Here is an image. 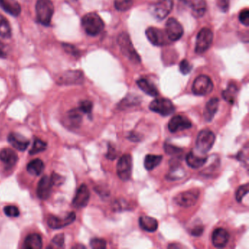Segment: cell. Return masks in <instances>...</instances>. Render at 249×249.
<instances>
[{"mask_svg": "<svg viewBox=\"0 0 249 249\" xmlns=\"http://www.w3.org/2000/svg\"><path fill=\"white\" fill-rule=\"evenodd\" d=\"M81 24L86 33L90 36H98L105 27L101 17L95 13H89L84 16L81 20Z\"/></svg>", "mask_w": 249, "mask_h": 249, "instance_id": "cell-1", "label": "cell"}, {"mask_svg": "<svg viewBox=\"0 0 249 249\" xmlns=\"http://www.w3.org/2000/svg\"><path fill=\"white\" fill-rule=\"evenodd\" d=\"M36 9L37 21L43 25L49 26L54 13V7L52 1L37 0Z\"/></svg>", "mask_w": 249, "mask_h": 249, "instance_id": "cell-2", "label": "cell"}, {"mask_svg": "<svg viewBox=\"0 0 249 249\" xmlns=\"http://www.w3.org/2000/svg\"><path fill=\"white\" fill-rule=\"evenodd\" d=\"M118 44L120 47L121 52L129 59L131 62L135 64L141 62V59L138 53L135 51L129 35L126 33H122L118 37Z\"/></svg>", "mask_w": 249, "mask_h": 249, "instance_id": "cell-3", "label": "cell"}, {"mask_svg": "<svg viewBox=\"0 0 249 249\" xmlns=\"http://www.w3.org/2000/svg\"><path fill=\"white\" fill-rule=\"evenodd\" d=\"M215 136L210 129H205L200 131L196 140V148L199 152L206 154L213 146Z\"/></svg>", "mask_w": 249, "mask_h": 249, "instance_id": "cell-4", "label": "cell"}, {"mask_svg": "<svg viewBox=\"0 0 249 249\" xmlns=\"http://www.w3.org/2000/svg\"><path fill=\"white\" fill-rule=\"evenodd\" d=\"M213 40V33L210 29L203 28L199 32L196 36L195 52L202 54L209 49Z\"/></svg>", "mask_w": 249, "mask_h": 249, "instance_id": "cell-5", "label": "cell"}, {"mask_svg": "<svg viewBox=\"0 0 249 249\" xmlns=\"http://www.w3.org/2000/svg\"><path fill=\"white\" fill-rule=\"evenodd\" d=\"M213 89V83L210 77L199 75L194 81L192 92L196 96H205L210 94Z\"/></svg>", "mask_w": 249, "mask_h": 249, "instance_id": "cell-6", "label": "cell"}, {"mask_svg": "<svg viewBox=\"0 0 249 249\" xmlns=\"http://www.w3.org/2000/svg\"><path fill=\"white\" fill-rule=\"evenodd\" d=\"M151 111L159 113L162 116H168L173 114L176 110L173 103L168 99L159 98L153 100L149 105Z\"/></svg>", "mask_w": 249, "mask_h": 249, "instance_id": "cell-7", "label": "cell"}, {"mask_svg": "<svg viewBox=\"0 0 249 249\" xmlns=\"http://www.w3.org/2000/svg\"><path fill=\"white\" fill-rule=\"evenodd\" d=\"M132 160L130 154H124L119 159L116 166L117 175L124 181L129 180L132 176Z\"/></svg>", "mask_w": 249, "mask_h": 249, "instance_id": "cell-8", "label": "cell"}, {"mask_svg": "<svg viewBox=\"0 0 249 249\" xmlns=\"http://www.w3.org/2000/svg\"><path fill=\"white\" fill-rule=\"evenodd\" d=\"M173 0H157L151 7V14L157 19L165 18L173 10Z\"/></svg>", "mask_w": 249, "mask_h": 249, "instance_id": "cell-9", "label": "cell"}, {"mask_svg": "<svg viewBox=\"0 0 249 249\" xmlns=\"http://www.w3.org/2000/svg\"><path fill=\"white\" fill-rule=\"evenodd\" d=\"M147 38L150 43L156 46H164L170 41L165 32L156 27H149L145 31Z\"/></svg>", "mask_w": 249, "mask_h": 249, "instance_id": "cell-10", "label": "cell"}, {"mask_svg": "<svg viewBox=\"0 0 249 249\" xmlns=\"http://www.w3.org/2000/svg\"><path fill=\"white\" fill-rule=\"evenodd\" d=\"M199 198V192L197 190L187 191L181 192L175 197L174 201L179 206L183 208H190L194 206Z\"/></svg>", "mask_w": 249, "mask_h": 249, "instance_id": "cell-11", "label": "cell"}, {"mask_svg": "<svg viewBox=\"0 0 249 249\" xmlns=\"http://www.w3.org/2000/svg\"><path fill=\"white\" fill-rule=\"evenodd\" d=\"M165 28L166 34L171 42L177 41L183 36V27L176 18H169L166 23Z\"/></svg>", "mask_w": 249, "mask_h": 249, "instance_id": "cell-12", "label": "cell"}, {"mask_svg": "<svg viewBox=\"0 0 249 249\" xmlns=\"http://www.w3.org/2000/svg\"><path fill=\"white\" fill-rule=\"evenodd\" d=\"M75 218H76V215H75V213L71 212L64 218L55 216V215H50L48 218L47 223L50 228L58 230V229L63 228V227L72 224L75 221Z\"/></svg>", "mask_w": 249, "mask_h": 249, "instance_id": "cell-13", "label": "cell"}, {"mask_svg": "<svg viewBox=\"0 0 249 249\" xmlns=\"http://www.w3.org/2000/svg\"><path fill=\"white\" fill-rule=\"evenodd\" d=\"M192 127V122L183 116H176L170 119L168 123V129L172 133L185 130Z\"/></svg>", "mask_w": 249, "mask_h": 249, "instance_id": "cell-14", "label": "cell"}, {"mask_svg": "<svg viewBox=\"0 0 249 249\" xmlns=\"http://www.w3.org/2000/svg\"><path fill=\"white\" fill-rule=\"evenodd\" d=\"M90 199V191L87 185L82 184L75 194L72 205L77 208H83L88 205Z\"/></svg>", "mask_w": 249, "mask_h": 249, "instance_id": "cell-15", "label": "cell"}, {"mask_svg": "<svg viewBox=\"0 0 249 249\" xmlns=\"http://www.w3.org/2000/svg\"><path fill=\"white\" fill-rule=\"evenodd\" d=\"M53 185L52 178L48 176H43L37 185V196L41 199H47L52 194Z\"/></svg>", "mask_w": 249, "mask_h": 249, "instance_id": "cell-16", "label": "cell"}, {"mask_svg": "<svg viewBox=\"0 0 249 249\" xmlns=\"http://www.w3.org/2000/svg\"><path fill=\"white\" fill-rule=\"evenodd\" d=\"M186 4L195 18H201L205 15L207 10L205 0H186Z\"/></svg>", "mask_w": 249, "mask_h": 249, "instance_id": "cell-17", "label": "cell"}, {"mask_svg": "<svg viewBox=\"0 0 249 249\" xmlns=\"http://www.w3.org/2000/svg\"><path fill=\"white\" fill-rule=\"evenodd\" d=\"M230 240V234L223 228H217L212 234L213 244L216 248H224Z\"/></svg>", "mask_w": 249, "mask_h": 249, "instance_id": "cell-18", "label": "cell"}, {"mask_svg": "<svg viewBox=\"0 0 249 249\" xmlns=\"http://www.w3.org/2000/svg\"><path fill=\"white\" fill-rule=\"evenodd\" d=\"M0 7L13 17H18L21 12V8L17 0H0Z\"/></svg>", "mask_w": 249, "mask_h": 249, "instance_id": "cell-19", "label": "cell"}, {"mask_svg": "<svg viewBox=\"0 0 249 249\" xmlns=\"http://www.w3.org/2000/svg\"><path fill=\"white\" fill-rule=\"evenodd\" d=\"M8 141L16 149L21 151H25L30 145V141L19 134H10Z\"/></svg>", "mask_w": 249, "mask_h": 249, "instance_id": "cell-20", "label": "cell"}, {"mask_svg": "<svg viewBox=\"0 0 249 249\" xmlns=\"http://www.w3.org/2000/svg\"><path fill=\"white\" fill-rule=\"evenodd\" d=\"M18 160V155L14 150L5 148L0 152V160L8 167H14Z\"/></svg>", "mask_w": 249, "mask_h": 249, "instance_id": "cell-21", "label": "cell"}, {"mask_svg": "<svg viewBox=\"0 0 249 249\" xmlns=\"http://www.w3.org/2000/svg\"><path fill=\"white\" fill-rule=\"evenodd\" d=\"M83 79L84 76L82 72L80 71H70L59 78V82L64 84H79Z\"/></svg>", "mask_w": 249, "mask_h": 249, "instance_id": "cell-22", "label": "cell"}, {"mask_svg": "<svg viewBox=\"0 0 249 249\" xmlns=\"http://www.w3.org/2000/svg\"><path fill=\"white\" fill-rule=\"evenodd\" d=\"M218 106H219V100L216 97L211 99L207 103L205 112H204V118L207 122H210L212 121L215 113L218 111Z\"/></svg>", "mask_w": 249, "mask_h": 249, "instance_id": "cell-23", "label": "cell"}, {"mask_svg": "<svg viewBox=\"0 0 249 249\" xmlns=\"http://www.w3.org/2000/svg\"><path fill=\"white\" fill-rule=\"evenodd\" d=\"M139 224L141 228L148 232H154L158 229V221L152 217L148 215H142L140 217Z\"/></svg>", "mask_w": 249, "mask_h": 249, "instance_id": "cell-24", "label": "cell"}, {"mask_svg": "<svg viewBox=\"0 0 249 249\" xmlns=\"http://www.w3.org/2000/svg\"><path fill=\"white\" fill-rule=\"evenodd\" d=\"M208 158L207 157H199L194 153V151H190L186 155V161L188 166L193 169H198L199 167H203L206 164Z\"/></svg>", "mask_w": 249, "mask_h": 249, "instance_id": "cell-25", "label": "cell"}, {"mask_svg": "<svg viewBox=\"0 0 249 249\" xmlns=\"http://www.w3.org/2000/svg\"><path fill=\"white\" fill-rule=\"evenodd\" d=\"M137 84H138L139 88L148 95L154 97H157L159 95V91L157 87L148 80L145 79V78H141V79L137 81Z\"/></svg>", "mask_w": 249, "mask_h": 249, "instance_id": "cell-26", "label": "cell"}, {"mask_svg": "<svg viewBox=\"0 0 249 249\" xmlns=\"http://www.w3.org/2000/svg\"><path fill=\"white\" fill-rule=\"evenodd\" d=\"M43 247V240L40 234H30L24 241V248L27 249H40Z\"/></svg>", "mask_w": 249, "mask_h": 249, "instance_id": "cell-27", "label": "cell"}, {"mask_svg": "<svg viewBox=\"0 0 249 249\" xmlns=\"http://www.w3.org/2000/svg\"><path fill=\"white\" fill-rule=\"evenodd\" d=\"M44 163L40 159H36L29 163L27 165V171L33 176H40L44 170Z\"/></svg>", "mask_w": 249, "mask_h": 249, "instance_id": "cell-28", "label": "cell"}, {"mask_svg": "<svg viewBox=\"0 0 249 249\" xmlns=\"http://www.w3.org/2000/svg\"><path fill=\"white\" fill-rule=\"evenodd\" d=\"M162 160V156L148 154L144 160V167L147 170H154L157 166L160 165Z\"/></svg>", "mask_w": 249, "mask_h": 249, "instance_id": "cell-29", "label": "cell"}, {"mask_svg": "<svg viewBox=\"0 0 249 249\" xmlns=\"http://www.w3.org/2000/svg\"><path fill=\"white\" fill-rule=\"evenodd\" d=\"M186 173L182 167H179V164L171 165L170 171L166 176V178L169 180H177L183 178Z\"/></svg>", "mask_w": 249, "mask_h": 249, "instance_id": "cell-30", "label": "cell"}, {"mask_svg": "<svg viewBox=\"0 0 249 249\" xmlns=\"http://www.w3.org/2000/svg\"><path fill=\"white\" fill-rule=\"evenodd\" d=\"M68 119L71 126L73 127H78L82 122V115L79 109H73L69 111L68 114Z\"/></svg>", "mask_w": 249, "mask_h": 249, "instance_id": "cell-31", "label": "cell"}, {"mask_svg": "<svg viewBox=\"0 0 249 249\" xmlns=\"http://www.w3.org/2000/svg\"><path fill=\"white\" fill-rule=\"evenodd\" d=\"M11 27L8 20L0 14V36L3 38H10L11 37Z\"/></svg>", "mask_w": 249, "mask_h": 249, "instance_id": "cell-32", "label": "cell"}, {"mask_svg": "<svg viewBox=\"0 0 249 249\" xmlns=\"http://www.w3.org/2000/svg\"><path fill=\"white\" fill-rule=\"evenodd\" d=\"M237 89L234 84H230L227 89L224 90L222 93V97L224 100L230 103V104H234L235 100L236 94H237Z\"/></svg>", "mask_w": 249, "mask_h": 249, "instance_id": "cell-33", "label": "cell"}, {"mask_svg": "<svg viewBox=\"0 0 249 249\" xmlns=\"http://www.w3.org/2000/svg\"><path fill=\"white\" fill-rule=\"evenodd\" d=\"M47 148V144L46 142L39 139V138H36L33 142V146L30 151V154L34 155V154H38V153L42 152L45 151Z\"/></svg>", "mask_w": 249, "mask_h": 249, "instance_id": "cell-34", "label": "cell"}, {"mask_svg": "<svg viewBox=\"0 0 249 249\" xmlns=\"http://www.w3.org/2000/svg\"><path fill=\"white\" fill-rule=\"evenodd\" d=\"M135 0H114V6L119 11H126L132 8Z\"/></svg>", "mask_w": 249, "mask_h": 249, "instance_id": "cell-35", "label": "cell"}, {"mask_svg": "<svg viewBox=\"0 0 249 249\" xmlns=\"http://www.w3.org/2000/svg\"><path fill=\"white\" fill-rule=\"evenodd\" d=\"M164 147L166 154L173 156H173H175V157H180V154L183 151L181 148L175 146V145H170V143L164 144Z\"/></svg>", "mask_w": 249, "mask_h": 249, "instance_id": "cell-36", "label": "cell"}, {"mask_svg": "<svg viewBox=\"0 0 249 249\" xmlns=\"http://www.w3.org/2000/svg\"><path fill=\"white\" fill-rule=\"evenodd\" d=\"M249 183L246 184L242 185L236 191L235 197L236 200L238 202H241L243 198L249 193Z\"/></svg>", "mask_w": 249, "mask_h": 249, "instance_id": "cell-37", "label": "cell"}, {"mask_svg": "<svg viewBox=\"0 0 249 249\" xmlns=\"http://www.w3.org/2000/svg\"><path fill=\"white\" fill-rule=\"evenodd\" d=\"M78 109L81 110V113L91 115L93 109L92 103L91 101H89V100H84L80 103L79 108Z\"/></svg>", "mask_w": 249, "mask_h": 249, "instance_id": "cell-38", "label": "cell"}, {"mask_svg": "<svg viewBox=\"0 0 249 249\" xmlns=\"http://www.w3.org/2000/svg\"><path fill=\"white\" fill-rule=\"evenodd\" d=\"M90 246L94 249H105L107 246V243L103 239L93 238L90 241Z\"/></svg>", "mask_w": 249, "mask_h": 249, "instance_id": "cell-39", "label": "cell"}, {"mask_svg": "<svg viewBox=\"0 0 249 249\" xmlns=\"http://www.w3.org/2000/svg\"><path fill=\"white\" fill-rule=\"evenodd\" d=\"M5 215L9 217H18L19 215V210L14 205H8L4 208Z\"/></svg>", "mask_w": 249, "mask_h": 249, "instance_id": "cell-40", "label": "cell"}, {"mask_svg": "<svg viewBox=\"0 0 249 249\" xmlns=\"http://www.w3.org/2000/svg\"><path fill=\"white\" fill-rule=\"evenodd\" d=\"M179 69H180V72L183 75H187L191 72L192 69V65L189 63V61L186 59H183L180 62V65H179Z\"/></svg>", "mask_w": 249, "mask_h": 249, "instance_id": "cell-41", "label": "cell"}, {"mask_svg": "<svg viewBox=\"0 0 249 249\" xmlns=\"http://www.w3.org/2000/svg\"><path fill=\"white\" fill-rule=\"evenodd\" d=\"M239 20L243 25L249 27V9H244L240 12L239 15Z\"/></svg>", "mask_w": 249, "mask_h": 249, "instance_id": "cell-42", "label": "cell"}, {"mask_svg": "<svg viewBox=\"0 0 249 249\" xmlns=\"http://www.w3.org/2000/svg\"><path fill=\"white\" fill-rule=\"evenodd\" d=\"M65 243V237L64 234H59L55 236L52 240V244L58 248H62Z\"/></svg>", "mask_w": 249, "mask_h": 249, "instance_id": "cell-43", "label": "cell"}, {"mask_svg": "<svg viewBox=\"0 0 249 249\" xmlns=\"http://www.w3.org/2000/svg\"><path fill=\"white\" fill-rule=\"evenodd\" d=\"M203 231V226L202 224H196V225H195L192 227L190 232L192 235L195 236V237H199V236L202 235Z\"/></svg>", "mask_w": 249, "mask_h": 249, "instance_id": "cell-44", "label": "cell"}, {"mask_svg": "<svg viewBox=\"0 0 249 249\" xmlns=\"http://www.w3.org/2000/svg\"><path fill=\"white\" fill-rule=\"evenodd\" d=\"M218 8L223 12H227L230 8V0H218L217 1Z\"/></svg>", "mask_w": 249, "mask_h": 249, "instance_id": "cell-45", "label": "cell"}, {"mask_svg": "<svg viewBox=\"0 0 249 249\" xmlns=\"http://www.w3.org/2000/svg\"><path fill=\"white\" fill-rule=\"evenodd\" d=\"M108 147V151H107V154H106V157L109 160H113L116 157V150L111 145H109Z\"/></svg>", "mask_w": 249, "mask_h": 249, "instance_id": "cell-46", "label": "cell"}, {"mask_svg": "<svg viewBox=\"0 0 249 249\" xmlns=\"http://www.w3.org/2000/svg\"><path fill=\"white\" fill-rule=\"evenodd\" d=\"M237 158L240 161H246L248 160V152L246 153L245 154L244 150L243 151H240L238 154V156H237Z\"/></svg>", "mask_w": 249, "mask_h": 249, "instance_id": "cell-47", "label": "cell"}, {"mask_svg": "<svg viewBox=\"0 0 249 249\" xmlns=\"http://www.w3.org/2000/svg\"><path fill=\"white\" fill-rule=\"evenodd\" d=\"M6 57V53L5 51V46L3 43L0 42V58H5Z\"/></svg>", "mask_w": 249, "mask_h": 249, "instance_id": "cell-48", "label": "cell"}]
</instances>
